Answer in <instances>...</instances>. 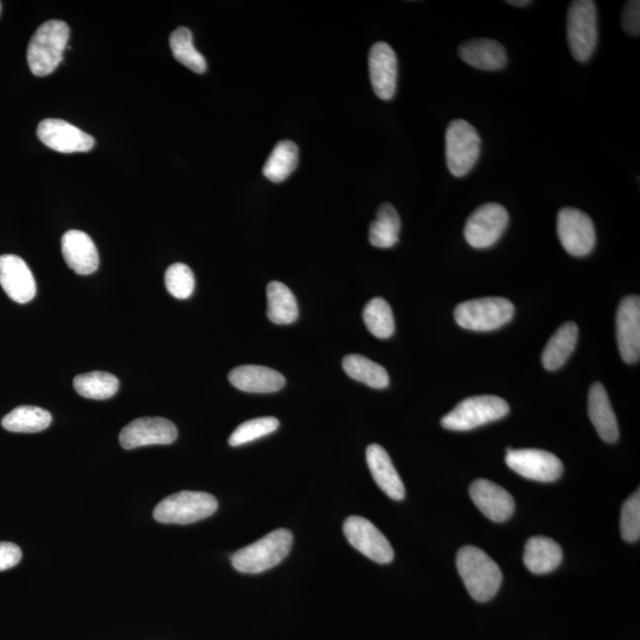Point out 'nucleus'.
Returning a JSON list of instances; mask_svg holds the SVG:
<instances>
[{
  "mask_svg": "<svg viewBox=\"0 0 640 640\" xmlns=\"http://www.w3.org/2000/svg\"><path fill=\"white\" fill-rule=\"evenodd\" d=\"M459 575L471 597L485 603L495 597L503 581L501 568L488 554L477 547L467 546L457 555Z\"/></svg>",
  "mask_w": 640,
  "mask_h": 640,
  "instance_id": "nucleus-1",
  "label": "nucleus"
},
{
  "mask_svg": "<svg viewBox=\"0 0 640 640\" xmlns=\"http://www.w3.org/2000/svg\"><path fill=\"white\" fill-rule=\"evenodd\" d=\"M293 546L290 530L277 529L259 541L236 552L232 565L236 571L245 574H259L283 562Z\"/></svg>",
  "mask_w": 640,
  "mask_h": 640,
  "instance_id": "nucleus-2",
  "label": "nucleus"
},
{
  "mask_svg": "<svg viewBox=\"0 0 640 640\" xmlns=\"http://www.w3.org/2000/svg\"><path fill=\"white\" fill-rule=\"evenodd\" d=\"M69 36L70 30L67 23L62 21L43 23L32 36L28 47L27 57L31 73L36 76L54 73L63 60Z\"/></svg>",
  "mask_w": 640,
  "mask_h": 640,
  "instance_id": "nucleus-3",
  "label": "nucleus"
},
{
  "mask_svg": "<svg viewBox=\"0 0 640 640\" xmlns=\"http://www.w3.org/2000/svg\"><path fill=\"white\" fill-rule=\"evenodd\" d=\"M510 412L509 403L495 395L471 396L458 403L453 411L441 419L448 431L466 432L501 420Z\"/></svg>",
  "mask_w": 640,
  "mask_h": 640,
  "instance_id": "nucleus-4",
  "label": "nucleus"
},
{
  "mask_svg": "<svg viewBox=\"0 0 640 640\" xmlns=\"http://www.w3.org/2000/svg\"><path fill=\"white\" fill-rule=\"evenodd\" d=\"M515 306L505 298L490 297L469 300L454 310L460 328L471 331H494L511 322Z\"/></svg>",
  "mask_w": 640,
  "mask_h": 640,
  "instance_id": "nucleus-5",
  "label": "nucleus"
},
{
  "mask_svg": "<svg viewBox=\"0 0 640 640\" xmlns=\"http://www.w3.org/2000/svg\"><path fill=\"white\" fill-rule=\"evenodd\" d=\"M217 508V499L207 492L181 491L163 499L153 511V517L160 523L190 524L214 515Z\"/></svg>",
  "mask_w": 640,
  "mask_h": 640,
  "instance_id": "nucleus-6",
  "label": "nucleus"
},
{
  "mask_svg": "<svg viewBox=\"0 0 640 640\" xmlns=\"http://www.w3.org/2000/svg\"><path fill=\"white\" fill-rule=\"evenodd\" d=\"M567 38L576 61L591 59L598 43V11L592 0H575L569 6Z\"/></svg>",
  "mask_w": 640,
  "mask_h": 640,
  "instance_id": "nucleus-7",
  "label": "nucleus"
},
{
  "mask_svg": "<svg viewBox=\"0 0 640 640\" xmlns=\"http://www.w3.org/2000/svg\"><path fill=\"white\" fill-rule=\"evenodd\" d=\"M446 162L451 174L464 177L473 169L482 150L475 127L463 119L453 120L446 131Z\"/></svg>",
  "mask_w": 640,
  "mask_h": 640,
  "instance_id": "nucleus-8",
  "label": "nucleus"
},
{
  "mask_svg": "<svg viewBox=\"0 0 640 640\" xmlns=\"http://www.w3.org/2000/svg\"><path fill=\"white\" fill-rule=\"evenodd\" d=\"M508 224V210L501 204H483L467 219L464 228L465 240L473 248H489L502 238Z\"/></svg>",
  "mask_w": 640,
  "mask_h": 640,
  "instance_id": "nucleus-9",
  "label": "nucleus"
},
{
  "mask_svg": "<svg viewBox=\"0 0 640 640\" xmlns=\"http://www.w3.org/2000/svg\"><path fill=\"white\" fill-rule=\"evenodd\" d=\"M558 236L565 251L576 258L591 254L597 242L591 217L574 208L559 211Z\"/></svg>",
  "mask_w": 640,
  "mask_h": 640,
  "instance_id": "nucleus-10",
  "label": "nucleus"
},
{
  "mask_svg": "<svg viewBox=\"0 0 640 640\" xmlns=\"http://www.w3.org/2000/svg\"><path fill=\"white\" fill-rule=\"evenodd\" d=\"M343 530L351 546L368 559L381 565L393 561L392 544L367 518L351 516L344 522Z\"/></svg>",
  "mask_w": 640,
  "mask_h": 640,
  "instance_id": "nucleus-11",
  "label": "nucleus"
},
{
  "mask_svg": "<svg viewBox=\"0 0 640 640\" xmlns=\"http://www.w3.org/2000/svg\"><path fill=\"white\" fill-rule=\"evenodd\" d=\"M505 463L518 475L535 482L552 483L563 473L561 460L553 453L526 448V450H508Z\"/></svg>",
  "mask_w": 640,
  "mask_h": 640,
  "instance_id": "nucleus-12",
  "label": "nucleus"
},
{
  "mask_svg": "<svg viewBox=\"0 0 640 640\" xmlns=\"http://www.w3.org/2000/svg\"><path fill=\"white\" fill-rule=\"evenodd\" d=\"M177 437L174 422L164 418H142L125 426L119 440L125 450H134L151 445H170L175 443Z\"/></svg>",
  "mask_w": 640,
  "mask_h": 640,
  "instance_id": "nucleus-13",
  "label": "nucleus"
},
{
  "mask_svg": "<svg viewBox=\"0 0 640 640\" xmlns=\"http://www.w3.org/2000/svg\"><path fill=\"white\" fill-rule=\"evenodd\" d=\"M37 137L49 149L61 153L91 151L95 140L86 132L61 119H46L37 128Z\"/></svg>",
  "mask_w": 640,
  "mask_h": 640,
  "instance_id": "nucleus-14",
  "label": "nucleus"
},
{
  "mask_svg": "<svg viewBox=\"0 0 640 640\" xmlns=\"http://www.w3.org/2000/svg\"><path fill=\"white\" fill-rule=\"evenodd\" d=\"M371 86L381 100H392L398 86V57L386 42H377L369 53Z\"/></svg>",
  "mask_w": 640,
  "mask_h": 640,
  "instance_id": "nucleus-15",
  "label": "nucleus"
},
{
  "mask_svg": "<svg viewBox=\"0 0 640 640\" xmlns=\"http://www.w3.org/2000/svg\"><path fill=\"white\" fill-rule=\"evenodd\" d=\"M617 341L623 361L636 363L640 356V298L625 297L617 313Z\"/></svg>",
  "mask_w": 640,
  "mask_h": 640,
  "instance_id": "nucleus-16",
  "label": "nucleus"
},
{
  "mask_svg": "<svg viewBox=\"0 0 640 640\" xmlns=\"http://www.w3.org/2000/svg\"><path fill=\"white\" fill-rule=\"evenodd\" d=\"M0 285L18 304H27L36 296V281L27 262L17 255L0 256Z\"/></svg>",
  "mask_w": 640,
  "mask_h": 640,
  "instance_id": "nucleus-17",
  "label": "nucleus"
},
{
  "mask_svg": "<svg viewBox=\"0 0 640 640\" xmlns=\"http://www.w3.org/2000/svg\"><path fill=\"white\" fill-rule=\"evenodd\" d=\"M472 502L489 520L501 523L514 515L515 501L509 492L496 483L477 479L470 488Z\"/></svg>",
  "mask_w": 640,
  "mask_h": 640,
  "instance_id": "nucleus-18",
  "label": "nucleus"
},
{
  "mask_svg": "<svg viewBox=\"0 0 640 640\" xmlns=\"http://www.w3.org/2000/svg\"><path fill=\"white\" fill-rule=\"evenodd\" d=\"M62 254L70 270L89 275L99 268V253L91 236L80 230H69L62 236Z\"/></svg>",
  "mask_w": 640,
  "mask_h": 640,
  "instance_id": "nucleus-19",
  "label": "nucleus"
},
{
  "mask_svg": "<svg viewBox=\"0 0 640 640\" xmlns=\"http://www.w3.org/2000/svg\"><path fill=\"white\" fill-rule=\"evenodd\" d=\"M229 382L246 393L268 394L279 392L286 384L279 371L262 366H240L230 371Z\"/></svg>",
  "mask_w": 640,
  "mask_h": 640,
  "instance_id": "nucleus-20",
  "label": "nucleus"
},
{
  "mask_svg": "<svg viewBox=\"0 0 640 640\" xmlns=\"http://www.w3.org/2000/svg\"><path fill=\"white\" fill-rule=\"evenodd\" d=\"M367 463L371 475L384 494L394 501H402L406 496L405 485L387 451L380 445H370L367 448Z\"/></svg>",
  "mask_w": 640,
  "mask_h": 640,
  "instance_id": "nucleus-21",
  "label": "nucleus"
},
{
  "mask_svg": "<svg viewBox=\"0 0 640 640\" xmlns=\"http://www.w3.org/2000/svg\"><path fill=\"white\" fill-rule=\"evenodd\" d=\"M588 414L595 430L606 443H616L619 439V428L610 398L600 382L592 384L588 394Z\"/></svg>",
  "mask_w": 640,
  "mask_h": 640,
  "instance_id": "nucleus-22",
  "label": "nucleus"
},
{
  "mask_svg": "<svg viewBox=\"0 0 640 640\" xmlns=\"http://www.w3.org/2000/svg\"><path fill=\"white\" fill-rule=\"evenodd\" d=\"M462 60L473 68L480 70H501L508 62L507 50L501 43L488 38L466 41L459 47Z\"/></svg>",
  "mask_w": 640,
  "mask_h": 640,
  "instance_id": "nucleus-23",
  "label": "nucleus"
},
{
  "mask_svg": "<svg viewBox=\"0 0 640 640\" xmlns=\"http://www.w3.org/2000/svg\"><path fill=\"white\" fill-rule=\"evenodd\" d=\"M560 544L548 537H531L526 543L523 561L531 573L541 575L555 571L562 562Z\"/></svg>",
  "mask_w": 640,
  "mask_h": 640,
  "instance_id": "nucleus-24",
  "label": "nucleus"
},
{
  "mask_svg": "<svg viewBox=\"0 0 640 640\" xmlns=\"http://www.w3.org/2000/svg\"><path fill=\"white\" fill-rule=\"evenodd\" d=\"M579 328L573 322H567L556 330L542 352L544 369L554 371L560 369L572 355L578 343Z\"/></svg>",
  "mask_w": 640,
  "mask_h": 640,
  "instance_id": "nucleus-25",
  "label": "nucleus"
},
{
  "mask_svg": "<svg viewBox=\"0 0 640 640\" xmlns=\"http://www.w3.org/2000/svg\"><path fill=\"white\" fill-rule=\"evenodd\" d=\"M267 317L278 325L292 324L299 317L296 297L290 288L280 281H272L267 286Z\"/></svg>",
  "mask_w": 640,
  "mask_h": 640,
  "instance_id": "nucleus-26",
  "label": "nucleus"
},
{
  "mask_svg": "<svg viewBox=\"0 0 640 640\" xmlns=\"http://www.w3.org/2000/svg\"><path fill=\"white\" fill-rule=\"evenodd\" d=\"M401 220L398 211L390 203H383L377 210L376 220L369 228V241L376 248H392L399 242Z\"/></svg>",
  "mask_w": 640,
  "mask_h": 640,
  "instance_id": "nucleus-27",
  "label": "nucleus"
},
{
  "mask_svg": "<svg viewBox=\"0 0 640 640\" xmlns=\"http://www.w3.org/2000/svg\"><path fill=\"white\" fill-rule=\"evenodd\" d=\"M299 149L291 140L275 145L270 157L262 169V174L273 183L284 182L297 169Z\"/></svg>",
  "mask_w": 640,
  "mask_h": 640,
  "instance_id": "nucleus-28",
  "label": "nucleus"
},
{
  "mask_svg": "<svg viewBox=\"0 0 640 640\" xmlns=\"http://www.w3.org/2000/svg\"><path fill=\"white\" fill-rule=\"evenodd\" d=\"M51 421L53 416L46 409L21 406L4 416L2 426L9 432L38 433L47 430Z\"/></svg>",
  "mask_w": 640,
  "mask_h": 640,
  "instance_id": "nucleus-29",
  "label": "nucleus"
},
{
  "mask_svg": "<svg viewBox=\"0 0 640 640\" xmlns=\"http://www.w3.org/2000/svg\"><path fill=\"white\" fill-rule=\"evenodd\" d=\"M343 369L352 380L367 384L374 389H384L389 386L387 370L380 364L362 355H348L344 357Z\"/></svg>",
  "mask_w": 640,
  "mask_h": 640,
  "instance_id": "nucleus-30",
  "label": "nucleus"
},
{
  "mask_svg": "<svg viewBox=\"0 0 640 640\" xmlns=\"http://www.w3.org/2000/svg\"><path fill=\"white\" fill-rule=\"evenodd\" d=\"M74 388L83 398L107 400L117 394L119 390V380L110 373L93 371V373L76 376Z\"/></svg>",
  "mask_w": 640,
  "mask_h": 640,
  "instance_id": "nucleus-31",
  "label": "nucleus"
},
{
  "mask_svg": "<svg viewBox=\"0 0 640 640\" xmlns=\"http://www.w3.org/2000/svg\"><path fill=\"white\" fill-rule=\"evenodd\" d=\"M170 47L175 59L197 74H204L207 61L194 46L192 32L188 28H178L170 36Z\"/></svg>",
  "mask_w": 640,
  "mask_h": 640,
  "instance_id": "nucleus-32",
  "label": "nucleus"
},
{
  "mask_svg": "<svg viewBox=\"0 0 640 640\" xmlns=\"http://www.w3.org/2000/svg\"><path fill=\"white\" fill-rule=\"evenodd\" d=\"M363 320L371 335L380 339L392 337L395 320L392 307L383 298H374L364 307Z\"/></svg>",
  "mask_w": 640,
  "mask_h": 640,
  "instance_id": "nucleus-33",
  "label": "nucleus"
},
{
  "mask_svg": "<svg viewBox=\"0 0 640 640\" xmlns=\"http://www.w3.org/2000/svg\"><path fill=\"white\" fill-rule=\"evenodd\" d=\"M280 422L273 416H267V418H258L243 422L236 430L230 435L228 443L230 446L236 447L252 443V441L266 437L278 430Z\"/></svg>",
  "mask_w": 640,
  "mask_h": 640,
  "instance_id": "nucleus-34",
  "label": "nucleus"
},
{
  "mask_svg": "<svg viewBox=\"0 0 640 640\" xmlns=\"http://www.w3.org/2000/svg\"><path fill=\"white\" fill-rule=\"evenodd\" d=\"M195 275L187 265L174 264L165 273V286L172 297L188 299L195 290Z\"/></svg>",
  "mask_w": 640,
  "mask_h": 640,
  "instance_id": "nucleus-35",
  "label": "nucleus"
},
{
  "mask_svg": "<svg viewBox=\"0 0 640 640\" xmlns=\"http://www.w3.org/2000/svg\"><path fill=\"white\" fill-rule=\"evenodd\" d=\"M620 531H622L623 539L627 542H636L640 537V494L639 490L635 492L627 501H625L622 509V518H620Z\"/></svg>",
  "mask_w": 640,
  "mask_h": 640,
  "instance_id": "nucleus-36",
  "label": "nucleus"
},
{
  "mask_svg": "<svg viewBox=\"0 0 640 640\" xmlns=\"http://www.w3.org/2000/svg\"><path fill=\"white\" fill-rule=\"evenodd\" d=\"M623 29L627 35L639 36L640 32V2L631 0L625 4L622 18Z\"/></svg>",
  "mask_w": 640,
  "mask_h": 640,
  "instance_id": "nucleus-37",
  "label": "nucleus"
},
{
  "mask_svg": "<svg viewBox=\"0 0 640 640\" xmlns=\"http://www.w3.org/2000/svg\"><path fill=\"white\" fill-rule=\"evenodd\" d=\"M22 560V550L15 543L0 542V572L14 568Z\"/></svg>",
  "mask_w": 640,
  "mask_h": 640,
  "instance_id": "nucleus-38",
  "label": "nucleus"
},
{
  "mask_svg": "<svg viewBox=\"0 0 640 640\" xmlns=\"http://www.w3.org/2000/svg\"><path fill=\"white\" fill-rule=\"evenodd\" d=\"M507 3L512 6H518V8H522V6H527L533 2H530V0H509V2Z\"/></svg>",
  "mask_w": 640,
  "mask_h": 640,
  "instance_id": "nucleus-39",
  "label": "nucleus"
},
{
  "mask_svg": "<svg viewBox=\"0 0 640 640\" xmlns=\"http://www.w3.org/2000/svg\"><path fill=\"white\" fill-rule=\"evenodd\" d=\"M0 12H2V2H0Z\"/></svg>",
  "mask_w": 640,
  "mask_h": 640,
  "instance_id": "nucleus-40",
  "label": "nucleus"
}]
</instances>
